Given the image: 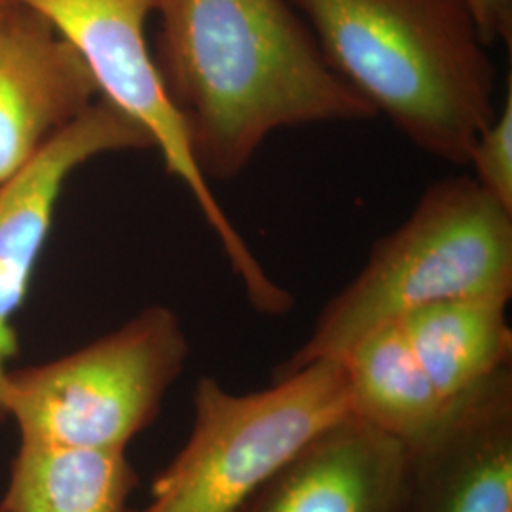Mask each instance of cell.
I'll list each match as a JSON object with an SVG mask.
<instances>
[{
	"mask_svg": "<svg viewBox=\"0 0 512 512\" xmlns=\"http://www.w3.org/2000/svg\"><path fill=\"white\" fill-rule=\"evenodd\" d=\"M154 61L207 183L275 131L378 114L332 71L291 0H160Z\"/></svg>",
	"mask_w": 512,
	"mask_h": 512,
	"instance_id": "1",
	"label": "cell"
},
{
	"mask_svg": "<svg viewBox=\"0 0 512 512\" xmlns=\"http://www.w3.org/2000/svg\"><path fill=\"white\" fill-rule=\"evenodd\" d=\"M332 71L425 154L465 167L497 71L467 0H291Z\"/></svg>",
	"mask_w": 512,
	"mask_h": 512,
	"instance_id": "2",
	"label": "cell"
},
{
	"mask_svg": "<svg viewBox=\"0 0 512 512\" xmlns=\"http://www.w3.org/2000/svg\"><path fill=\"white\" fill-rule=\"evenodd\" d=\"M476 294L512 296V209L471 175H454L431 184L403 224L374 243L363 270L329 300L272 380L340 361L370 330L410 311Z\"/></svg>",
	"mask_w": 512,
	"mask_h": 512,
	"instance_id": "3",
	"label": "cell"
},
{
	"mask_svg": "<svg viewBox=\"0 0 512 512\" xmlns=\"http://www.w3.org/2000/svg\"><path fill=\"white\" fill-rule=\"evenodd\" d=\"M349 414L340 361L311 363L251 393H232L203 376L190 437L156 476L143 512H234Z\"/></svg>",
	"mask_w": 512,
	"mask_h": 512,
	"instance_id": "4",
	"label": "cell"
},
{
	"mask_svg": "<svg viewBox=\"0 0 512 512\" xmlns=\"http://www.w3.org/2000/svg\"><path fill=\"white\" fill-rule=\"evenodd\" d=\"M188 357L179 315L150 306L69 355L10 368L2 404L21 442L126 450L158 418Z\"/></svg>",
	"mask_w": 512,
	"mask_h": 512,
	"instance_id": "5",
	"label": "cell"
},
{
	"mask_svg": "<svg viewBox=\"0 0 512 512\" xmlns=\"http://www.w3.org/2000/svg\"><path fill=\"white\" fill-rule=\"evenodd\" d=\"M48 21L84 59L103 99L147 129L167 175L183 184L219 241L249 304L262 315L293 310L294 296L260 264L194 160L179 112L158 73L147 25L160 0H10Z\"/></svg>",
	"mask_w": 512,
	"mask_h": 512,
	"instance_id": "6",
	"label": "cell"
},
{
	"mask_svg": "<svg viewBox=\"0 0 512 512\" xmlns=\"http://www.w3.org/2000/svg\"><path fill=\"white\" fill-rule=\"evenodd\" d=\"M147 148H156L147 129L99 97L0 184V425L8 420L2 385L18 355L14 317L29 293L63 186L78 167L103 154Z\"/></svg>",
	"mask_w": 512,
	"mask_h": 512,
	"instance_id": "7",
	"label": "cell"
},
{
	"mask_svg": "<svg viewBox=\"0 0 512 512\" xmlns=\"http://www.w3.org/2000/svg\"><path fill=\"white\" fill-rule=\"evenodd\" d=\"M395 512H512V368L404 446Z\"/></svg>",
	"mask_w": 512,
	"mask_h": 512,
	"instance_id": "8",
	"label": "cell"
},
{
	"mask_svg": "<svg viewBox=\"0 0 512 512\" xmlns=\"http://www.w3.org/2000/svg\"><path fill=\"white\" fill-rule=\"evenodd\" d=\"M101 97L73 46L33 10L0 16V184Z\"/></svg>",
	"mask_w": 512,
	"mask_h": 512,
	"instance_id": "9",
	"label": "cell"
},
{
	"mask_svg": "<svg viewBox=\"0 0 512 512\" xmlns=\"http://www.w3.org/2000/svg\"><path fill=\"white\" fill-rule=\"evenodd\" d=\"M403 458L399 440L349 414L234 512H395Z\"/></svg>",
	"mask_w": 512,
	"mask_h": 512,
	"instance_id": "10",
	"label": "cell"
},
{
	"mask_svg": "<svg viewBox=\"0 0 512 512\" xmlns=\"http://www.w3.org/2000/svg\"><path fill=\"white\" fill-rule=\"evenodd\" d=\"M511 298H452L410 311L397 321L446 410L511 366Z\"/></svg>",
	"mask_w": 512,
	"mask_h": 512,
	"instance_id": "11",
	"label": "cell"
},
{
	"mask_svg": "<svg viewBox=\"0 0 512 512\" xmlns=\"http://www.w3.org/2000/svg\"><path fill=\"white\" fill-rule=\"evenodd\" d=\"M340 363L351 416L403 446L433 433L448 412L397 321L370 330Z\"/></svg>",
	"mask_w": 512,
	"mask_h": 512,
	"instance_id": "12",
	"label": "cell"
},
{
	"mask_svg": "<svg viewBox=\"0 0 512 512\" xmlns=\"http://www.w3.org/2000/svg\"><path fill=\"white\" fill-rule=\"evenodd\" d=\"M139 478L126 450L21 442L0 509L6 512H133Z\"/></svg>",
	"mask_w": 512,
	"mask_h": 512,
	"instance_id": "13",
	"label": "cell"
},
{
	"mask_svg": "<svg viewBox=\"0 0 512 512\" xmlns=\"http://www.w3.org/2000/svg\"><path fill=\"white\" fill-rule=\"evenodd\" d=\"M476 184L494 200L512 209V80L494 118L476 137L469 156Z\"/></svg>",
	"mask_w": 512,
	"mask_h": 512,
	"instance_id": "14",
	"label": "cell"
},
{
	"mask_svg": "<svg viewBox=\"0 0 512 512\" xmlns=\"http://www.w3.org/2000/svg\"><path fill=\"white\" fill-rule=\"evenodd\" d=\"M484 40L512 46V0H467Z\"/></svg>",
	"mask_w": 512,
	"mask_h": 512,
	"instance_id": "15",
	"label": "cell"
},
{
	"mask_svg": "<svg viewBox=\"0 0 512 512\" xmlns=\"http://www.w3.org/2000/svg\"><path fill=\"white\" fill-rule=\"evenodd\" d=\"M4 6H6V0H0V16H2V10H4Z\"/></svg>",
	"mask_w": 512,
	"mask_h": 512,
	"instance_id": "16",
	"label": "cell"
},
{
	"mask_svg": "<svg viewBox=\"0 0 512 512\" xmlns=\"http://www.w3.org/2000/svg\"><path fill=\"white\" fill-rule=\"evenodd\" d=\"M0 512H6V511H4V509H0Z\"/></svg>",
	"mask_w": 512,
	"mask_h": 512,
	"instance_id": "17",
	"label": "cell"
}]
</instances>
